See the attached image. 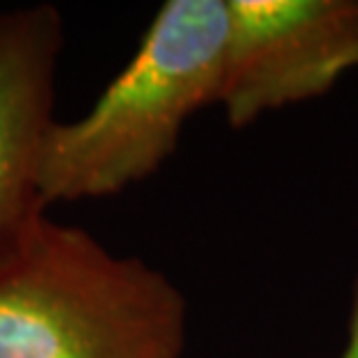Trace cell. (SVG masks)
Returning <instances> with one entry per match:
<instances>
[{"mask_svg": "<svg viewBox=\"0 0 358 358\" xmlns=\"http://www.w3.org/2000/svg\"><path fill=\"white\" fill-rule=\"evenodd\" d=\"M184 293L80 226L45 217L0 275V358H182Z\"/></svg>", "mask_w": 358, "mask_h": 358, "instance_id": "2", "label": "cell"}, {"mask_svg": "<svg viewBox=\"0 0 358 358\" xmlns=\"http://www.w3.org/2000/svg\"><path fill=\"white\" fill-rule=\"evenodd\" d=\"M226 38V0L163 3L91 110L49 128L40 159L45 205L119 196L159 173L186 121L217 105Z\"/></svg>", "mask_w": 358, "mask_h": 358, "instance_id": "1", "label": "cell"}, {"mask_svg": "<svg viewBox=\"0 0 358 358\" xmlns=\"http://www.w3.org/2000/svg\"><path fill=\"white\" fill-rule=\"evenodd\" d=\"M340 358H358V279H356V289H354L352 317H349L347 345H345V349H342Z\"/></svg>", "mask_w": 358, "mask_h": 358, "instance_id": "5", "label": "cell"}, {"mask_svg": "<svg viewBox=\"0 0 358 358\" xmlns=\"http://www.w3.org/2000/svg\"><path fill=\"white\" fill-rule=\"evenodd\" d=\"M63 40L59 7L35 3L0 10V275L47 217L40 159L56 121Z\"/></svg>", "mask_w": 358, "mask_h": 358, "instance_id": "4", "label": "cell"}, {"mask_svg": "<svg viewBox=\"0 0 358 358\" xmlns=\"http://www.w3.org/2000/svg\"><path fill=\"white\" fill-rule=\"evenodd\" d=\"M217 105L245 128L321 98L358 68V0H226Z\"/></svg>", "mask_w": 358, "mask_h": 358, "instance_id": "3", "label": "cell"}]
</instances>
